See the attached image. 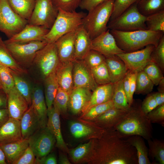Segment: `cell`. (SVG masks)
I'll return each instance as SVG.
<instances>
[{"label": "cell", "mask_w": 164, "mask_h": 164, "mask_svg": "<svg viewBox=\"0 0 164 164\" xmlns=\"http://www.w3.org/2000/svg\"><path fill=\"white\" fill-rule=\"evenodd\" d=\"M94 162L102 164H138L135 148L113 128L104 130L94 141Z\"/></svg>", "instance_id": "obj_1"}, {"label": "cell", "mask_w": 164, "mask_h": 164, "mask_svg": "<svg viewBox=\"0 0 164 164\" xmlns=\"http://www.w3.org/2000/svg\"><path fill=\"white\" fill-rule=\"evenodd\" d=\"M141 102L134 100L123 119L113 128L121 137L138 135L147 140L152 138V123L142 111Z\"/></svg>", "instance_id": "obj_2"}, {"label": "cell", "mask_w": 164, "mask_h": 164, "mask_svg": "<svg viewBox=\"0 0 164 164\" xmlns=\"http://www.w3.org/2000/svg\"><path fill=\"white\" fill-rule=\"evenodd\" d=\"M117 44L125 53L141 49L149 45L156 47L164 33L148 30L123 31L110 30Z\"/></svg>", "instance_id": "obj_3"}, {"label": "cell", "mask_w": 164, "mask_h": 164, "mask_svg": "<svg viewBox=\"0 0 164 164\" xmlns=\"http://www.w3.org/2000/svg\"><path fill=\"white\" fill-rule=\"evenodd\" d=\"M87 14L83 12H67L58 10L57 17L52 27L44 37L47 43H54L60 37L83 25Z\"/></svg>", "instance_id": "obj_4"}, {"label": "cell", "mask_w": 164, "mask_h": 164, "mask_svg": "<svg viewBox=\"0 0 164 164\" xmlns=\"http://www.w3.org/2000/svg\"><path fill=\"white\" fill-rule=\"evenodd\" d=\"M114 0H108L88 11L83 26L91 39L107 30Z\"/></svg>", "instance_id": "obj_5"}, {"label": "cell", "mask_w": 164, "mask_h": 164, "mask_svg": "<svg viewBox=\"0 0 164 164\" xmlns=\"http://www.w3.org/2000/svg\"><path fill=\"white\" fill-rule=\"evenodd\" d=\"M146 18L138 10L136 2L116 18L109 21L108 28L123 31L147 30Z\"/></svg>", "instance_id": "obj_6"}, {"label": "cell", "mask_w": 164, "mask_h": 164, "mask_svg": "<svg viewBox=\"0 0 164 164\" xmlns=\"http://www.w3.org/2000/svg\"><path fill=\"white\" fill-rule=\"evenodd\" d=\"M4 43L14 59L24 69L32 64L37 52L47 43L44 40L24 43Z\"/></svg>", "instance_id": "obj_7"}, {"label": "cell", "mask_w": 164, "mask_h": 164, "mask_svg": "<svg viewBox=\"0 0 164 164\" xmlns=\"http://www.w3.org/2000/svg\"><path fill=\"white\" fill-rule=\"evenodd\" d=\"M28 23L13 10L7 0H0V31L8 39L19 32Z\"/></svg>", "instance_id": "obj_8"}, {"label": "cell", "mask_w": 164, "mask_h": 164, "mask_svg": "<svg viewBox=\"0 0 164 164\" xmlns=\"http://www.w3.org/2000/svg\"><path fill=\"white\" fill-rule=\"evenodd\" d=\"M60 63L55 43H47L37 53L32 64L38 69L44 80L55 72Z\"/></svg>", "instance_id": "obj_9"}, {"label": "cell", "mask_w": 164, "mask_h": 164, "mask_svg": "<svg viewBox=\"0 0 164 164\" xmlns=\"http://www.w3.org/2000/svg\"><path fill=\"white\" fill-rule=\"evenodd\" d=\"M58 13L52 0H36L33 11L28 23L43 26L50 29Z\"/></svg>", "instance_id": "obj_10"}, {"label": "cell", "mask_w": 164, "mask_h": 164, "mask_svg": "<svg viewBox=\"0 0 164 164\" xmlns=\"http://www.w3.org/2000/svg\"><path fill=\"white\" fill-rule=\"evenodd\" d=\"M28 139L29 146L36 158L49 154L56 142L54 136L46 126L40 128Z\"/></svg>", "instance_id": "obj_11"}, {"label": "cell", "mask_w": 164, "mask_h": 164, "mask_svg": "<svg viewBox=\"0 0 164 164\" xmlns=\"http://www.w3.org/2000/svg\"><path fill=\"white\" fill-rule=\"evenodd\" d=\"M155 46L149 45L144 48L117 55L124 62L128 70L137 73L143 70L151 61V54Z\"/></svg>", "instance_id": "obj_12"}, {"label": "cell", "mask_w": 164, "mask_h": 164, "mask_svg": "<svg viewBox=\"0 0 164 164\" xmlns=\"http://www.w3.org/2000/svg\"><path fill=\"white\" fill-rule=\"evenodd\" d=\"M91 50L97 51L105 57L125 53L117 45L108 29L92 39Z\"/></svg>", "instance_id": "obj_13"}, {"label": "cell", "mask_w": 164, "mask_h": 164, "mask_svg": "<svg viewBox=\"0 0 164 164\" xmlns=\"http://www.w3.org/2000/svg\"><path fill=\"white\" fill-rule=\"evenodd\" d=\"M73 78L74 88H87L93 91L98 86L95 81L90 69L83 60L73 61Z\"/></svg>", "instance_id": "obj_14"}, {"label": "cell", "mask_w": 164, "mask_h": 164, "mask_svg": "<svg viewBox=\"0 0 164 164\" xmlns=\"http://www.w3.org/2000/svg\"><path fill=\"white\" fill-rule=\"evenodd\" d=\"M50 29L46 27L27 23L19 32L3 41L5 43H24L37 40H43L44 37Z\"/></svg>", "instance_id": "obj_15"}, {"label": "cell", "mask_w": 164, "mask_h": 164, "mask_svg": "<svg viewBox=\"0 0 164 164\" xmlns=\"http://www.w3.org/2000/svg\"><path fill=\"white\" fill-rule=\"evenodd\" d=\"M77 29L63 36L55 43L61 63L75 60L74 43Z\"/></svg>", "instance_id": "obj_16"}, {"label": "cell", "mask_w": 164, "mask_h": 164, "mask_svg": "<svg viewBox=\"0 0 164 164\" xmlns=\"http://www.w3.org/2000/svg\"><path fill=\"white\" fill-rule=\"evenodd\" d=\"M7 109L9 117L20 120L29 107L24 97L14 87L7 94Z\"/></svg>", "instance_id": "obj_17"}, {"label": "cell", "mask_w": 164, "mask_h": 164, "mask_svg": "<svg viewBox=\"0 0 164 164\" xmlns=\"http://www.w3.org/2000/svg\"><path fill=\"white\" fill-rule=\"evenodd\" d=\"M83 87L74 88L70 93L68 108L72 114L76 115L82 112L91 99L92 92Z\"/></svg>", "instance_id": "obj_18"}, {"label": "cell", "mask_w": 164, "mask_h": 164, "mask_svg": "<svg viewBox=\"0 0 164 164\" xmlns=\"http://www.w3.org/2000/svg\"><path fill=\"white\" fill-rule=\"evenodd\" d=\"M60 115L59 111L53 106L48 109L46 126L54 136L57 147L64 152H69L62 135Z\"/></svg>", "instance_id": "obj_19"}, {"label": "cell", "mask_w": 164, "mask_h": 164, "mask_svg": "<svg viewBox=\"0 0 164 164\" xmlns=\"http://www.w3.org/2000/svg\"><path fill=\"white\" fill-rule=\"evenodd\" d=\"M23 139L20 120L9 118L0 128V144H7Z\"/></svg>", "instance_id": "obj_20"}, {"label": "cell", "mask_w": 164, "mask_h": 164, "mask_svg": "<svg viewBox=\"0 0 164 164\" xmlns=\"http://www.w3.org/2000/svg\"><path fill=\"white\" fill-rule=\"evenodd\" d=\"M20 122L23 139H28L37 130L43 127L39 115L31 105L24 113Z\"/></svg>", "instance_id": "obj_21"}, {"label": "cell", "mask_w": 164, "mask_h": 164, "mask_svg": "<svg viewBox=\"0 0 164 164\" xmlns=\"http://www.w3.org/2000/svg\"><path fill=\"white\" fill-rule=\"evenodd\" d=\"M128 110L114 107L108 110L93 120L97 125L104 130L113 128L121 121Z\"/></svg>", "instance_id": "obj_22"}, {"label": "cell", "mask_w": 164, "mask_h": 164, "mask_svg": "<svg viewBox=\"0 0 164 164\" xmlns=\"http://www.w3.org/2000/svg\"><path fill=\"white\" fill-rule=\"evenodd\" d=\"M73 69V61L60 62L56 71L59 87L69 94L74 88Z\"/></svg>", "instance_id": "obj_23"}, {"label": "cell", "mask_w": 164, "mask_h": 164, "mask_svg": "<svg viewBox=\"0 0 164 164\" xmlns=\"http://www.w3.org/2000/svg\"><path fill=\"white\" fill-rule=\"evenodd\" d=\"M114 87V83H111L98 85L92 91L90 101L82 112L83 114L95 105L112 100Z\"/></svg>", "instance_id": "obj_24"}, {"label": "cell", "mask_w": 164, "mask_h": 164, "mask_svg": "<svg viewBox=\"0 0 164 164\" xmlns=\"http://www.w3.org/2000/svg\"><path fill=\"white\" fill-rule=\"evenodd\" d=\"M92 39L83 25L77 30L75 40V60H82L91 50Z\"/></svg>", "instance_id": "obj_25"}, {"label": "cell", "mask_w": 164, "mask_h": 164, "mask_svg": "<svg viewBox=\"0 0 164 164\" xmlns=\"http://www.w3.org/2000/svg\"><path fill=\"white\" fill-rule=\"evenodd\" d=\"M105 57L111 82L115 83L122 80L128 70L124 62L116 55Z\"/></svg>", "instance_id": "obj_26"}, {"label": "cell", "mask_w": 164, "mask_h": 164, "mask_svg": "<svg viewBox=\"0 0 164 164\" xmlns=\"http://www.w3.org/2000/svg\"><path fill=\"white\" fill-rule=\"evenodd\" d=\"M39 115L43 127L46 126L47 121V108L44 92L39 86L32 89L31 105Z\"/></svg>", "instance_id": "obj_27"}, {"label": "cell", "mask_w": 164, "mask_h": 164, "mask_svg": "<svg viewBox=\"0 0 164 164\" xmlns=\"http://www.w3.org/2000/svg\"><path fill=\"white\" fill-rule=\"evenodd\" d=\"M9 164H13L23 154L29 146L28 139L7 144H0Z\"/></svg>", "instance_id": "obj_28"}, {"label": "cell", "mask_w": 164, "mask_h": 164, "mask_svg": "<svg viewBox=\"0 0 164 164\" xmlns=\"http://www.w3.org/2000/svg\"><path fill=\"white\" fill-rule=\"evenodd\" d=\"M70 131L71 135L76 138H80L92 135L96 139L100 138L104 130L97 125L94 128L89 127L83 123L72 121L69 124Z\"/></svg>", "instance_id": "obj_29"}, {"label": "cell", "mask_w": 164, "mask_h": 164, "mask_svg": "<svg viewBox=\"0 0 164 164\" xmlns=\"http://www.w3.org/2000/svg\"><path fill=\"white\" fill-rule=\"evenodd\" d=\"M125 138L127 141L135 149L138 164H151L148 155V149L142 137L133 135Z\"/></svg>", "instance_id": "obj_30"}, {"label": "cell", "mask_w": 164, "mask_h": 164, "mask_svg": "<svg viewBox=\"0 0 164 164\" xmlns=\"http://www.w3.org/2000/svg\"><path fill=\"white\" fill-rule=\"evenodd\" d=\"M13 10L23 19L28 21L35 5L36 0H7Z\"/></svg>", "instance_id": "obj_31"}, {"label": "cell", "mask_w": 164, "mask_h": 164, "mask_svg": "<svg viewBox=\"0 0 164 164\" xmlns=\"http://www.w3.org/2000/svg\"><path fill=\"white\" fill-rule=\"evenodd\" d=\"M0 64L19 75L26 73L25 70L19 65L11 55L0 37Z\"/></svg>", "instance_id": "obj_32"}, {"label": "cell", "mask_w": 164, "mask_h": 164, "mask_svg": "<svg viewBox=\"0 0 164 164\" xmlns=\"http://www.w3.org/2000/svg\"><path fill=\"white\" fill-rule=\"evenodd\" d=\"M44 94L47 109L51 108L59 86L56 75V71L44 80Z\"/></svg>", "instance_id": "obj_33"}, {"label": "cell", "mask_w": 164, "mask_h": 164, "mask_svg": "<svg viewBox=\"0 0 164 164\" xmlns=\"http://www.w3.org/2000/svg\"><path fill=\"white\" fill-rule=\"evenodd\" d=\"M149 146V157L153 161V164H164V142L155 138L147 140Z\"/></svg>", "instance_id": "obj_34"}, {"label": "cell", "mask_w": 164, "mask_h": 164, "mask_svg": "<svg viewBox=\"0 0 164 164\" xmlns=\"http://www.w3.org/2000/svg\"><path fill=\"white\" fill-rule=\"evenodd\" d=\"M137 6L140 12L147 17L164 10V0H138Z\"/></svg>", "instance_id": "obj_35"}, {"label": "cell", "mask_w": 164, "mask_h": 164, "mask_svg": "<svg viewBox=\"0 0 164 164\" xmlns=\"http://www.w3.org/2000/svg\"><path fill=\"white\" fill-rule=\"evenodd\" d=\"M123 79L114 83L112 100L115 108L127 111L129 109L130 106L128 103L123 89Z\"/></svg>", "instance_id": "obj_36"}, {"label": "cell", "mask_w": 164, "mask_h": 164, "mask_svg": "<svg viewBox=\"0 0 164 164\" xmlns=\"http://www.w3.org/2000/svg\"><path fill=\"white\" fill-rule=\"evenodd\" d=\"M154 85L143 70L137 73L135 94L145 95L149 94L152 91Z\"/></svg>", "instance_id": "obj_37"}, {"label": "cell", "mask_w": 164, "mask_h": 164, "mask_svg": "<svg viewBox=\"0 0 164 164\" xmlns=\"http://www.w3.org/2000/svg\"><path fill=\"white\" fill-rule=\"evenodd\" d=\"M14 82V87L19 93L24 97L28 103L29 106L31 104L32 89L29 84L20 75L11 71Z\"/></svg>", "instance_id": "obj_38"}, {"label": "cell", "mask_w": 164, "mask_h": 164, "mask_svg": "<svg viewBox=\"0 0 164 164\" xmlns=\"http://www.w3.org/2000/svg\"><path fill=\"white\" fill-rule=\"evenodd\" d=\"M147 30L164 33V10L146 17Z\"/></svg>", "instance_id": "obj_39"}, {"label": "cell", "mask_w": 164, "mask_h": 164, "mask_svg": "<svg viewBox=\"0 0 164 164\" xmlns=\"http://www.w3.org/2000/svg\"><path fill=\"white\" fill-rule=\"evenodd\" d=\"M90 70L95 81L98 85L111 83L105 62Z\"/></svg>", "instance_id": "obj_40"}, {"label": "cell", "mask_w": 164, "mask_h": 164, "mask_svg": "<svg viewBox=\"0 0 164 164\" xmlns=\"http://www.w3.org/2000/svg\"><path fill=\"white\" fill-rule=\"evenodd\" d=\"M143 70L155 85H158L164 77V73L159 67L152 60L144 67Z\"/></svg>", "instance_id": "obj_41"}, {"label": "cell", "mask_w": 164, "mask_h": 164, "mask_svg": "<svg viewBox=\"0 0 164 164\" xmlns=\"http://www.w3.org/2000/svg\"><path fill=\"white\" fill-rule=\"evenodd\" d=\"M114 107L112 100L105 103L95 105L83 114L86 119L94 120L108 110Z\"/></svg>", "instance_id": "obj_42"}, {"label": "cell", "mask_w": 164, "mask_h": 164, "mask_svg": "<svg viewBox=\"0 0 164 164\" xmlns=\"http://www.w3.org/2000/svg\"><path fill=\"white\" fill-rule=\"evenodd\" d=\"M70 94L59 87L55 97L53 106L59 111L60 114L66 113L68 108V104Z\"/></svg>", "instance_id": "obj_43"}, {"label": "cell", "mask_w": 164, "mask_h": 164, "mask_svg": "<svg viewBox=\"0 0 164 164\" xmlns=\"http://www.w3.org/2000/svg\"><path fill=\"white\" fill-rule=\"evenodd\" d=\"M0 79L3 89L7 94L14 87L13 78L11 70L8 67L0 64Z\"/></svg>", "instance_id": "obj_44"}, {"label": "cell", "mask_w": 164, "mask_h": 164, "mask_svg": "<svg viewBox=\"0 0 164 164\" xmlns=\"http://www.w3.org/2000/svg\"><path fill=\"white\" fill-rule=\"evenodd\" d=\"M94 141L81 144L69 151L70 156L74 162H77L86 155L90 150L94 144Z\"/></svg>", "instance_id": "obj_45"}, {"label": "cell", "mask_w": 164, "mask_h": 164, "mask_svg": "<svg viewBox=\"0 0 164 164\" xmlns=\"http://www.w3.org/2000/svg\"><path fill=\"white\" fill-rule=\"evenodd\" d=\"M105 57L94 50H91L82 60L90 69L95 67L105 62Z\"/></svg>", "instance_id": "obj_46"}, {"label": "cell", "mask_w": 164, "mask_h": 164, "mask_svg": "<svg viewBox=\"0 0 164 164\" xmlns=\"http://www.w3.org/2000/svg\"><path fill=\"white\" fill-rule=\"evenodd\" d=\"M151 59L164 73V35L161 38L157 46L154 47L151 54Z\"/></svg>", "instance_id": "obj_47"}, {"label": "cell", "mask_w": 164, "mask_h": 164, "mask_svg": "<svg viewBox=\"0 0 164 164\" xmlns=\"http://www.w3.org/2000/svg\"><path fill=\"white\" fill-rule=\"evenodd\" d=\"M138 0H114L112 12L109 21L116 18Z\"/></svg>", "instance_id": "obj_48"}, {"label": "cell", "mask_w": 164, "mask_h": 164, "mask_svg": "<svg viewBox=\"0 0 164 164\" xmlns=\"http://www.w3.org/2000/svg\"><path fill=\"white\" fill-rule=\"evenodd\" d=\"M82 0H52L53 4L58 10L67 12L76 11Z\"/></svg>", "instance_id": "obj_49"}, {"label": "cell", "mask_w": 164, "mask_h": 164, "mask_svg": "<svg viewBox=\"0 0 164 164\" xmlns=\"http://www.w3.org/2000/svg\"><path fill=\"white\" fill-rule=\"evenodd\" d=\"M146 115L152 123L164 126V104L157 106Z\"/></svg>", "instance_id": "obj_50"}, {"label": "cell", "mask_w": 164, "mask_h": 164, "mask_svg": "<svg viewBox=\"0 0 164 164\" xmlns=\"http://www.w3.org/2000/svg\"><path fill=\"white\" fill-rule=\"evenodd\" d=\"M36 161V157L29 146L22 156L13 164H35Z\"/></svg>", "instance_id": "obj_51"}, {"label": "cell", "mask_w": 164, "mask_h": 164, "mask_svg": "<svg viewBox=\"0 0 164 164\" xmlns=\"http://www.w3.org/2000/svg\"><path fill=\"white\" fill-rule=\"evenodd\" d=\"M158 106L152 93L148 94L141 102V108L143 111L147 114Z\"/></svg>", "instance_id": "obj_52"}, {"label": "cell", "mask_w": 164, "mask_h": 164, "mask_svg": "<svg viewBox=\"0 0 164 164\" xmlns=\"http://www.w3.org/2000/svg\"><path fill=\"white\" fill-rule=\"evenodd\" d=\"M108 0H82L79 7L88 11Z\"/></svg>", "instance_id": "obj_53"}, {"label": "cell", "mask_w": 164, "mask_h": 164, "mask_svg": "<svg viewBox=\"0 0 164 164\" xmlns=\"http://www.w3.org/2000/svg\"><path fill=\"white\" fill-rule=\"evenodd\" d=\"M56 155L54 153L48 154L40 158H36L35 164H56Z\"/></svg>", "instance_id": "obj_54"}, {"label": "cell", "mask_w": 164, "mask_h": 164, "mask_svg": "<svg viewBox=\"0 0 164 164\" xmlns=\"http://www.w3.org/2000/svg\"><path fill=\"white\" fill-rule=\"evenodd\" d=\"M132 73V72L128 70L126 75L123 79V89L129 104L130 78Z\"/></svg>", "instance_id": "obj_55"}, {"label": "cell", "mask_w": 164, "mask_h": 164, "mask_svg": "<svg viewBox=\"0 0 164 164\" xmlns=\"http://www.w3.org/2000/svg\"><path fill=\"white\" fill-rule=\"evenodd\" d=\"M137 73L132 72L130 78V88L129 92V103L130 106L133 103V95L136 88V82Z\"/></svg>", "instance_id": "obj_56"}, {"label": "cell", "mask_w": 164, "mask_h": 164, "mask_svg": "<svg viewBox=\"0 0 164 164\" xmlns=\"http://www.w3.org/2000/svg\"><path fill=\"white\" fill-rule=\"evenodd\" d=\"M10 118L7 108L0 109V128Z\"/></svg>", "instance_id": "obj_57"}, {"label": "cell", "mask_w": 164, "mask_h": 164, "mask_svg": "<svg viewBox=\"0 0 164 164\" xmlns=\"http://www.w3.org/2000/svg\"><path fill=\"white\" fill-rule=\"evenodd\" d=\"M7 94L0 88V109L7 108Z\"/></svg>", "instance_id": "obj_58"}, {"label": "cell", "mask_w": 164, "mask_h": 164, "mask_svg": "<svg viewBox=\"0 0 164 164\" xmlns=\"http://www.w3.org/2000/svg\"><path fill=\"white\" fill-rule=\"evenodd\" d=\"M152 94L158 106L164 104V93L158 91Z\"/></svg>", "instance_id": "obj_59"}, {"label": "cell", "mask_w": 164, "mask_h": 164, "mask_svg": "<svg viewBox=\"0 0 164 164\" xmlns=\"http://www.w3.org/2000/svg\"><path fill=\"white\" fill-rule=\"evenodd\" d=\"M58 161L60 164H71L67 156L63 153L60 154Z\"/></svg>", "instance_id": "obj_60"}, {"label": "cell", "mask_w": 164, "mask_h": 164, "mask_svg": "<svg viewBox=\"0 0 164 164\" xmlns=\"http://www.w3.org/2000/svg\"><path fill=\"white\" fill-rule=\"evenodd\" d=\"M7 163L4 153L0 146V164H6Z\"/></svg>", "instance_id": "obj_61"}, {"label": "cell", "mask_w": 164, "mask_h": 164, "mask_svg": "<svg viewBox=\"0 0 164 164\" xmlns=\"http://www.w3.org/2000/svg\"><path fill=\"white\" fill-rule=\"evenodd\" d=\"M158 85V91L164 93V77L161 80Z\"/></svg>", "instance_id": "obj_62"}, {"label": "cell", "mask_w": 164, "mask_h": 164, "mask_svg": "<svg viewBox=\"0 0 164 164\" xmlns=\"http://www.w3.org/2000/svg\"><path fill=\"white\" fill-rule=\"evenodd\" d=\"M0 88L2 89V90H3V87L2 85V84L0 79Z\"/></svg>", "instance_id": "obj_63"}]
</instances>
